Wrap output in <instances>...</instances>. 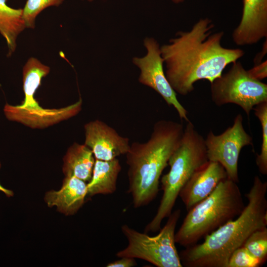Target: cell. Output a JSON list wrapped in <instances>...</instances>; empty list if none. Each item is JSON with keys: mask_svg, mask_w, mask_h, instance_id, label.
<instances>
[{"mask_svg": "<svg viewBox=\"0 0 267 267\" xmlns=\"http://www.w3.org/2000/svg\"><path fill=\"white\" fill-rule=\"evenodd\" d=\"M214 27L211 19L200 18L191 30L178 32L168 44L160 46L166 78L177 93L187 95L200 80L211 83L228 65L244 55L240 48L223 47L224 32H214Z\"/></svg>", "mask_w": 267, "mask_h": 267, "instance_id": "cell-1", "label": "cell"}, {"mask_svg": "<svg viewBox=\"0 0 267 267\" xmlns=\"http://www.w3.org/2000/svg\"><path fill=\"white\" fill-rule=\"evenodd\" d=\"M267 182L256 176L241 213L204 238L200 244L185 247L179 253L182 266L227 267L232 253L250 235L267 226Z\"/></svg>", "mask_w": 267, "mask_h": 267, "instance_id": "cell-2", "label": "cell"}, {"mask_svg": "<svg viewBox=\"0 0 267 267\" xmlns=\"http://www.w3.org/2000/svg\"><path fill=\"white\" fill-rule=\"evenodd\" d=\"M182 124L171 120L156 122L149 139L134 142L126 153L128 192L135 208L148 205L156 197L159 180L183 134Z\"/></svg>", "mask_w": 267, "mask_h": 267, "instance_id": "cell-3", "label": "cell"}, {"mask_svg": "<svg viewBox=\"0 0 267 267\" xmlns=\"http://www.w3.org/2000/svg\"><path fill=\"white\" fill-rule=\"evenodd\" d=\"M245 206L237 183L228 178L224 179L209 196L188 211L175 233L176 243L184 247L196 244L237 217Z\"/></svg>", "mask_w": 267, "mask_h": 267, "instance_id": "cell-4", "label": "cell"}, {"mask_svg": "<svg viewBox=\"0 0 267 267\" xmlns=\"http://www.w3.org/2000/svg\"><path fill=\"white\" fill-rule=\"evenodd\" d=\"M205 139L189 121L180 141L170 157L168 173L161 179L163 196L157 212L144 232H156L172 213L179 193L194 172L208 161Z\"/></svg>", "mask_w": 267, "mask_h": 267, "instance_id": "cell-5", "label": "cell"}, {"mask_svg": "<svg viewBox=\"0 0 267 267\" xmlns=\"http://www.w3.org/2000/svg\"><path fill=\"white\" fill-rule=\"evenodd\" d=\"M50 68L35 57L30 58L23 68L24 99L18 105L6 103L3 111L9 120L33 129H42L77 115L81 110L82 101L59 109H44L35 98V93L42 79L48 74Z\"/></svg>", "mask_w": 267, "mask_h": 267, "instance_id": "cell-6", "label": "cell"}, {"mask_svg": "<svg viewBox=\"0 0 267 267\" xmlns=\"http://www.w3.org/2000/svg\"><path fill=\"white\" fill-rule=\"evenodd\" d=\"M180 214V209L172 212L159 233L154 236L140 232L127 224L123 225L121 230L127 239L128 245L118 251L116 256L142 259L157 267H183L175 240Z\"/></svg>", "mask_w": 267, "mask_h": 267, "instance_id": "cell-7", "label": "cell"}, {"mask_svg": "<svg viewBox=\"0 0 267 267\" xmlns=\"http://www.w3.org/2000/svg\"><path fill=\"white\" fill-rule=\"evenodd\" d=\"M210 84L211 98L216 105L236 104L248 117L256 105L267 101V85L252 78L238 60Z\"/></svg>", "mask_w": 267, "mask_h": 267, "instance_id": "cell-8", "label": "cell"}, {"mask_svg": "<svg viewBox=\"0 0 267 267\" xmlns=\"http://www.w3.org/2000/svg\"><path fill=\"white\" fill-rule=\"evenodd\" d=\"M205 143L208 160L221 164L228 178L238 183V163L240 151L244 146L253 144L252 137L243 127L242 115H237L232 126L221 134L215 135L210 131L205 139Z\"/></svg>", "mask_w": 267, "mask_h": 267, "instance_id": "cell-9", "label": "cell"}, {"mask_svg": "<svg viewBox=\"0 0 267 267\" xmlns=\"http://www.w3.org/2000/svg\"><path fill=\"white\" fill-rule=\"evenodd\" d=\"M143 44L147 50L146 55L133 59V63L140 70L139 82L159 94L169 106L175 108L180 119L189 121L186 109L178 100L177 93L166 78L158 42L153 38L146 37Z\"/></svg>", "mask_w": 267, "mask_h": 267, "instance_id": "cell-10", "label": "cell"}, {"mask_svg": "<svg viewBox=\"0 0 267 267\" xmlns=\"http://www.w3.org/2000/svg\"><path fill=\"white\" fill-rule=\"evenodd\" d=\"M84 130V144L92 151L95 159L111 160L126 155L130 149L129 139L102 121H90L85 125Z\"/></svg>", "mask_w": 267, "mask_h": 267, "instance_id": "cell-11", "label": "cell"}, {"mask_svg": "<svg viewBox=\"0 0 267 267\" xmlns=\"http://www.w3.org/2000/svg\"><path fill=\"white\" fill-rule=\"evenodd\" d=\"M227 178V173L221 164L208 161L194 172L178 196L188 211L209 196L218 184Z\"/></svg>", "mask_w": 267, "mask_h": 267, "instance_id": "cell-12", "label": "cell"}, {"mask_svg": "<svg viewBox=\"0 0 267 267\" xmlns=\"http://www.w3.org/2000/svg\"><path fill=\"white\" fill-rule=\"evenodd\" d=\"M241 20L232 33L233 42L244 46L267 37V0H242Z\"/></svg>", "mask_w": 267, "mask_h": 267, "instance_id": "cell-13", "label": "cell"}, {"mask_svg": "<svg viewBox=\"0 0 267 267\" xmlns=\"http://www.w3.org/2000/svg\"><path fill=\"white\" fill-rule=\"evenodd\" d=\"M87 194L85 181L73 176H65L61 189L47 192L44 199L48 207L56 206L60 212L72 215L81 208Z\"/></svg>", "mask_w": 267, "mask_h": 267, "instance_id": "cell-14", "label": "cell"}, {"mask_svg": "<svg viewBox=\"0 0 267 267\" xmlns=\"http://www.w3.org/2000/svg\"><path fill=\"white\" fill-rule=\"evenodd\" d=\"M122 167L117 158L103 161L95 159L91 178L87 183L88 194H111L117 188V181Z\"/></svg>", "mask_w": 267, "mask_h": 267, "instance_id": "cell-15", "label": "cell"}, {"mask_svg": "<svg viewBox=\"0 0 267 267\" xmlns=\"http://www.w3.org/2000/svg\"><path fill=\"white\" fill-rule=\"evenodd\" d=\"M95 159L92 151L85 144L75 142L68 149L63 158L65 176H73L86 182L92 176Z\"/></svg>", "mask_w": 267, "mask_h": 267, "instance_id": "cell-16", "label": "cell"}, {"mask_svg": "<svg viewBox=\"0 0 267 267\" xmlns=\"http://www.w3.org/2000/svg\"><path fill=\"white\" fill-rule=\"evenodd\" d=\"M7 0H0V33L5 40L10 56L15 50L17 38L26 27L22 9L9 7Z\"/></svg>", "mask_w": 267, "mask_h": 267, "instance_id": "cell-17", "label": "cell"}, {"mask_svg": "<svg viewBox=\"0 0 267 267\" xmlns=\"http://www.w3.org/2000/svg\"><path fill=\"white\" fill-rule=\"evenodd\" d=\"M262 127V142L260 154H257L256 163L260 173L267 174V101L256 105L253 109Z\"/></svg>", "mask_w": 267, "mask_h": 267, "instance_id": "cell-18", "label": "cell"}, {"mask_svg": "<svg viewBox=\"0 0 267 267\" xmlns=\"http://www.w3.org/2000/svg\"><path fill=\"white\" fill-rule=\"evenodd\" d=\"M242 246L264 264L267 259V227L253 232Z\"/></svg>", "mask_w": 267, "mask_h": 267, "instance_id": "cell-19", "label": "cell"}, {"mask_svg": "<svg viewBox=\"0 0 267 267\" xmlns=\"http://www.w3.org/2000/svg\"><path fill=\"white\" fill-rule=\"evenodd\" d=\"M63 0H27L22 9V18L26 28L33 29L35 19L44 9L51 6H59Z\"/></svg>", "mask_w": 267, "mask_h": 267, "instance_id": "cell-20", "label": "cell"}, {"mask_svg": "<svg viewBox=\"0 0 267 267\" xmlns=\"http://www.w3.org/2000/svg\"><path fill=\"white\" fill-rule=\"evenodd\" d=\"M263 264L261 260L253 256L242 246L232 253L227 267H259Z\"/></svg>", "mask_w": 267, "mask_h": 267, "instance_id": "cell-21", "label": "cell"}, {"mask_svg": "<svg viewBox=\"0 0 267 267\" xmlns=\"http://www.w3.org/2000/svg\"><path fill=\"white\" fill-rule=\"evenodd\" d=\"M249 75L253 79L261 81L267 77V60L254 65V67L247 70Z\"/></svg>", "mask_w": 267, "mask_h": 267, "instance_id": "cell-22", "label": "cell"}, {"mask_svg": "<svg viewBox=\"0 0 267 267\" xmlns=\"http://www.w3.org/2000/svg\"><path fill=\"white\" fill-rule=\"evenodd\" d=\"M120 259L108 263L107 267H132L137 264L134 258L130 257H121Z\"/></svg>", "mask_w": 267, "mask_h": 267, "instance_id": "cell-23", "label": "cell"}, {"mask_svg": "<svg viewBox=\"0 0 267 267\" xmlns=\"http://www.w3.org/2000/svg\"><path fill=\"white\" fill-rule=\"evenodd\" d=\"M267 51V39L266 41L264 43L262 49L255 56L254 59V65L259 64L262 61L263 58L264 56L266 54Z\"/></svg>", "mask_w": 267, "mask_h": 267, "instance_id": "cell-24", "label": "cell"}, {"mask_svg": "<svg viewBox=\"0 0 267 267\" xmlns=\"http://www.w3.org/2000/svg\"><path fill=\"white\" fill-rule=\"evenodd\" d=\"M0 167H1V164L0 163ZM0 191L3 192L5 194V195L8 197H10L13 196V192L12 191L5 188L0 184Z\"/></svg>", "mask_w": 267, "mask_h": 267, "instance_id": "cell-25", "label": "cell"}, {"mask_svg": "<svg viewBox=\"0 0 267 267\" xmlns=\"http://www.w3.org/2000/svg\"><path fill=\"white\" fill-rule=\"evenodd\" d=\"M185 0H172V1L175 3H179L183 2Z\"/></svg>", "mask_w": 267, "mask_h": 267, "instance_id": "cell-26", "label": "cell"}, {"mask_svg": "<svg viewBox=\"0 0 267 267\" xmlns=\"http://www.w3.org/2000/svg\"><path fill=\"white\" fill-rule=\"evenodd\" d=\"M88 0L89 1H93V0Z\"/></svg>", "mask_w": 267, "mask_h": 267, "instance_id": "cell-27", "label": "cell"}]
</instances>
